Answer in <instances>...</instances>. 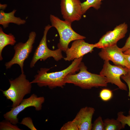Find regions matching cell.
Masks as SVG:
<instances>
[{
    "label": "cell",
    "instance_id": "6da1fadb",
    "mask_svg": "<svg viewBox=\"0 0 130 130\" xmlns=\"http://www.w3.org/2000/svg\"><path fill=\"white\" fill-rule=\"evenodd\" d=\"M82 59L81 57L74 60L68 67L59 71L48 72L50 68H41L31 83H36L40 87L47 86L51 89L57 87L63 88L66 84L64 81L65 77L79 71L80 65Z\"/></svg>",
    "mask_w": 130,
    "mask_h": 130
},
{
    "label": "cell",
    "instance_id": "7a4b0ae2",
    "mask_svg": "<svg viewBox=\"0 0 130 130\" xmlns=\"http://www.w3.org/2000/svg\"><path fill=\"white\" fill-rule=\"evenodd\" d=\"M79 72L77 74L66 76L64 79L66 83L72 84L84 89L107 86L108 82L106 78L100 74L89 72L82 62L80 65Z\"/></svg>",
    "mask_w": 130,
    "mask_h": 130
},
{
    "label": "cell",
    "instance_id": "3957f363",
    "mask_svg": "<svg viewBox=\"0 0 130 130\" xmlns=\"http://www.w3.org/2000/svg\"><path fill=\"white\" fill-rule=\"evenodd\" d=\"M9 87L6 90L2 91L6 99L12 102L11 106L13 107L19 105L24 96L31 93L32 84L26 79L24 73H21L13 80L9 79Z\"/></svg>",
    "mask_w": 130,
    "mask_h": 130
},
{
    "label": "cell",
    "instance_id": "277c9868",
    "mask_svg": "<svg viewBox=\"0 0 130 130\" xmlns=\"http://www.w3.org/2000/svg\"><path fill=\"white\" fill-rule=\"evenodd\" d=\"M50 19L52 27L55 28L58 33L60 39L57 47L62 51L65 52L71 41L86 38L85 37L79 34L72 29L71 23L65 20H61L52 14L50 15Z\"/></svg>",
    "mask_w": 130,
    "mask_h": 130
},
{
    "label": "cell",
    "instance_id": "5b68a950",
    "mask_svg": "<svg viewBox=\"0 0 130 130\" xmlns=\"http://www.w3.org/2000/svg\"><path fill=\"white\" fill-rule=\"evenodd\" d=\"M36 36L35 32L32 31L29 33L28 39L26 42H20L15 45L14 46L15 53L13 58L5 64L6 69L10 68L14 64H17L20 68L21 73H24V62L32 51Z\"/></svg>",
    "mask_w": 130,
    "mask_h": 130
},
{
    "label": "cell",
    "instance_id": "8992f818",
    "mask_svg": "<svg viewBox=\"0 0 130 130\" xmlns=\"http://www.w3.org/2000/svg\"><path fill=\"white\" fill-rule=\"evenodd\" d=\"M52 27V26L49 24L45 27L43 36L35 50L30 63V68L34 67L37 62L40 59L45 61L48 58L52 57L57 61L64 58L61 50L58 48L55 50H51L47 46V35L49 30Z\"/></svg>",
    "mask_w": 130,
    "mask_h": 130
},
{
    "label": "cell",
    "instance_id": "52a82bcc",
    "mask_svg": "<svg viewBox=\"0 0 130 130\" xmlns=\"http://www.w3.org/2000/svg\"><path fill=\"white\" fill-rule=\"evenodd\" d=\"M45 101L44 97H38L33 94L29 98L24 99L17 106L12 107L10 111L4 115L3 117L5 120L9 121L13 124L16 125L19 122L17 116L20 112L30 107H34L37 111L41 110Z\"/></svg>",
    "mask_w": 130,
    "mask_h": 130
},
{
    "label": "cell",
    "instance_id": "ba28073f",
    "mask_svg": "<svg viewBox=\"0 0 130 130\" xmlns=\"http://www.w3.org/2000/svg\"><path fill=\"white\" fill-rule=\"evenodd\" d=\"M128 69L121 65H111L109 61H105L100 74L105 77L108 83L117 85L120 89L127 91L126 85L122 82L120 77L128 73Z\"/></svg>",
    "mask_w": 130,
    "mask_h": 130
},
{
    "label": "cell",
    "instance_id": "9c48e42d",
    "mask_svg": "<svg viewBox=\"0 0 130 130\" xmlns=\"http://www.w3.org/2000/svg\"><path fill=\"white\" fill-rule=\"evenodd\" d=\"M128 28L127 25L125 22L117 26L113 30L107 32L95 44V47L102 48L117 44L119 40L125 37Z\"/></svg>",
    "mask_w": 130,
    "mask_h": 130
},
{
    "label": "cell",
    "instance_id": "30bf717a",
    "mask_svg": "<svg viewBox=\"0 0 130 130\" xmlns=\"http://www.w3.org/2000/svg\"><path fill=\"white\" fill-rule=\"evenodd\" d=\"M81 3L80 0H61V12L65 20L72 24L81 19Z\"/></svg>",
    "mask_w": 130,
    "mask_h": 130
},
{
    "label": "cell",
    "instance_id": "8fae6325",
    "mask_svg": "<svg viewBox=\"0 0 130 130\" xmlns=\"http://www.w3.org/2000/svg\"><path fill=\"white\" fill-rule=\"evenodd\" d=\"M84 39L75 40L70 48H68L65 52L66 56L64 58L65 61H70L78 59L93 51L95 47L94 44L86 42Z\"/></svg>",
    "mask_w": 130,
    "mask_h": 130
},
{
    "label": "cell",
    "instance_id": "7c38bea8",
    "mask_svg": "<svg viewBox=\"0 0 130 130\" xmlns=\"http://www.w3.org/2000/svg\"><path fill=\"white\" fill-rule=\"evenodd\" d=\"M98 53L100 58L105 61H111L116 65H121L130 69V66L126 60L124 54L117 46L104 47Z\"/></svg>",
    "mask_w": 130,
    "mask_h": 130
},
{
    "label": "cell",
    "instance_id": "4fadbf2b",
    "mask_svg": "<svg viewBox=\"0 0 130 130\" xmlns=\"http://www.w3.org/2000/svg\"><path fill=\"white\" fill-rule=\"evenodd\" d=\"M95 111L93 107L86 106L82 108L72 120L78 130H91L92 121Z\"/></svg>",
    "mask_w": 130,
    "mask_h": 130
},
{
    "label": "cell",
    "instance_id": "5bb4252c",
    "mask_svg": "<svg viewBox=\"0 0 130 130\" xmlns=\"http://www.w3.org/2000/svg\"><path fill=\"white\" fill-rule=\"evenodd\" d=\"M16 11V10L14 9L10 12L6 13L4 10L0 11V24L2 26L4 29L8 27L10 23H13L20 25L24 24L26 23L25 20L14 16Z\"/></svg>",
    "mask_w": 130,
    "mask_h": 130
},
{
    "label": "cell",
    "instance_id": "9a60e30c",
    "mask_svg": "<svg viewBox=\"0 0 130 130\" xmlns=\"http://www.w3.org/2000/svg\"><path fill=\"white\" fill-rule=\"evenodd\" d=\"M16 42L15 38L11 33L7 34L3 32L2 28L0 27V60H2L3 58L2 52L4 48L6 46L10 45L13 46Z\"/></svg>",
    "mask_w": 130,
    "mask_h": 130
},
{
    "label": "cell",
    "instance_id": "2e32d148",
    "mask_svg": "<svg viewBox=\"0 0 130 130\" xmlns=\"http://www.w3.org/2000/svg\"><path fill=\"white\" fill-rule=\"evenodd\" d=\"M104 130H120L124 128L117 119L107 118L104 120Z\"/></svg>",
    "mask_w": 130,
    "mask_h": 130
},
{
    "label": "cell",
    "instance_id": "e0dca14e",
    "mask_svg": "<svg viewBox=\"0 0 130 130\" xmlns=\"http://www.w3.org/2000/svg\"><path fill=\"white\" fill-rule=\"evenodd\" d=\"M103 0H86L81 3L82 11L83 14L90 8L92 7L96 10L100 7L101 1Z\"/></svg>",
    "mask_w": 130,
    "mask_h": 130
},
{
    "label": "cell",
    "instance_id": "ac0fdd59",
    "mask_svg": "<svg viewBox=\"0 0 130 130\" xmlns=\"http://www.w3.org/2000/svg\"><path fill=\"white\" fill-rule=\"evenodd\" d=\"M0 130H21L16 125L13 124L9 121L6 120L0 123Z\"/></svg>",
    "mask_w": 130,
    "mask_h": 130
},
{
    "label": "cell",
    "instance_id": "d6986e66",
    "mask_svg": "<svg viewBox=\"0 0 130 130\" xmlns=\"http://www.w3.org/2000/svg\"><path fill=\"white\" fill-rule=\"evenodd\" d=\"M113 96L112 91L106 88L102 89L99 93V97L101 99L104 101H107L110 100Z\"/></svg>",
    "mask_w": 130,
    "mask_h": 130
},
{
    "label": "cell",
    "instance_id": "ffe728a7",
    "mask_svg": "<svg viewBox=\"0 0 130 130\" xmlns=\"http://www.w3.org/2000/svg\"><path fill=\"white\" fill-rule=\"evenodd\" d=\"M124 114V112L123 111L118 112L117 119L121 122L124 128L126 125L130 127V115L126 116Z\"/></svg>",
    "mask_w": 130,
    "mask_h": 130
},
{
    "label": "cell",
    "instance_id": "44dd1931",
    "mask_svg": "<svg viewBox=\"0 0 130 130\" xmlns=\"http://www.w3.org/2000/svg\"><path fill=\"white\" fill-rule=\"evenodd\" d=\"M91 130H104V121L101 116L98 117L92 124Z\"/></svg>",
    "mask_w": 130,
    "mask_h": 130
},
{
    "label": "cell",
    "instance_id": "7402d4cb",
    "mask_svg": "<svg viewBox=\"0 0 130 130\" xmlns=\"http://www.w3.org/2000/svg\"><path fill=\"white\" fill-rule=\"evenodd\" d=\"M20 124L27 127L31 130H36L37 129L33 124L31 118L26 117L23 118Z\"/></svg>",
    "mask_w": 130,
    "mask_h": 130
},
{
    "label": "cell",
    "instance_id": "603a6c76",
    "mask_svg": "<svg viewBox=\"0 0 130 130\" xmlns=\"http://www.w3.org/2000/svg\"><path fill=\"white\" fill-rule=\"evenodd\" d=\"M60 130H78L76 125L73 120L64 124L60 129Z\"/></svg>",
    "mask_w": 130,
    "mask_h": 130
},
{
    "label": "cell",
    "instance_id": "cb8c5ba5",
    "mask_svg": "<svg viewBox=\"0 0 130 130\" xmlns=\"http://www.w3.org/2000/svg\"><path fill=\"white\" fill-rule=\"evenodd\" d=\"M122 79L124 80L127 84L129 89L128 96L130 98V77L127 74L125 75H123L121 77ZM128 113L130 115V108L129 110Z\"/></svg>",
    "mask_w": 130,
    "mask_h": 130
},
{
    "label": "cell",
    "instance_id": "d4e9b609",
    "mask_svg": "<svg viewBox=\"0 0 130 130\" xmlns=\"http://www.w3.org/2000/svg\"><path fill=\"white\" fill-rule=\"evenodd\" d=\"M130 48V34L129 36L127 39L124 46L120 48L121 50L124 52Z\"/></svg>",
    "mask_w": 130,
    "mask_h": 130
},
{
    "label": "cell",
    "instance_id": "484cf974",
    "mask_svg": "<svg viewBox=\"0 0 130 130\" xmlns=\"http://www.w3.org/2000/svg\"><path fill=\"white\" fill-rule=\"evenodd\" d=\"M124 56L128 64L130 66V54L127 55L124 54Z\"/></svg>",
    "mask_w": 130,
    "mask_h": 130
},
{
    "label": "cell",
    "instance_id": "4316f807",
    "mask_svg": "<svg viewBox=\"0 0 130 130\" xmlns=\"http://www.w3.org/2000/svg\"><path fill=\"white\" fill-rule=\"evenodd\" d=\"M7 6V4H0V9H2V10H4L6 9Z\"/></svg>",
    "mask_w": 130,
    "mask_h": 130
},
{
    "label": "cell",
    "instance_id": "83f0119b",
    "mask_svg": "<svg viewBox=\"0 0 130 130\" xmlns=\"http://www.w3.org/2000/svg\"><path fill=\"white\" fill-rule=\"evenodd\" d=\"M125 54L128 55L130 54V48L126 51L123 52Z\"/></svg>",
    "mask_w": 130,
    "mask_h": 130
},
{
    "label": "cell",
    "instance_id": "f1b7e54d",
    "mask_svg": "<svg viewBox=\"0 0 130 130\" xmlns=\"http://www.w3.org/2000/svg\"><path fill=\"white\" fill-rule=\"evenodd\" d=\"M130 77V69H128V73Z\"/></svg>",
    "mask_w": 130,
    "mask_h": 130
}]
</instances>
